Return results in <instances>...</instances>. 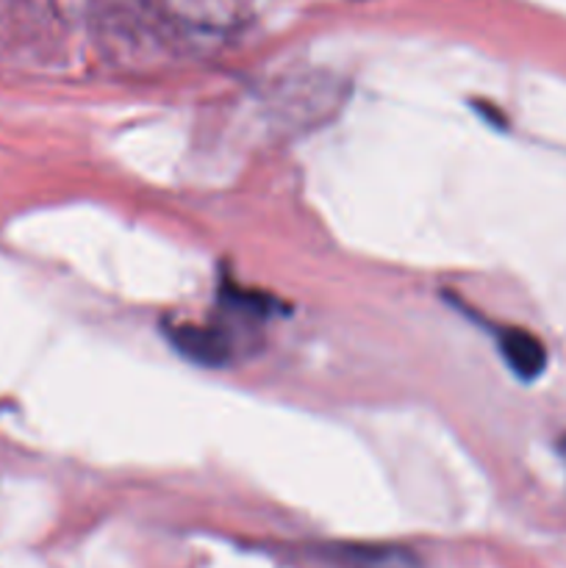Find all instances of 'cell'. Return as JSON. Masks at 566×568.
<instances>
[{"label": "cell", "instance_id": "2", "mask_svg": "<svg viewBox=\"0 0 566 568\" xmlns=\"http://www.w3.org/2000/svg\"><path fill=\"white\" fill-rule=\"evenodd\" d=\"M309 568H416V558L397 547L338 544V547H320V552L309 558Z\"/></svg>", "mask_w": 566, "mask_h": 568}, {"label": "cell", "instance_id": "1", "mask_svg": "<svg viewBox=\"0 0 566 568\" xmlns=\"http://www.w3.org/2000/svg\"><path fill=\"white\" fill-rule=\"evenodd\" d=\"M166 336H170V344L178 355L203 366V369H222L233 358L231 336L216 325L178 322V325L166 327Z\"/></svg>", "mask_w": 566, "mask_h": 568}, {"label": "cell", "instance_id": "3", "mask_svg": "<svg viewBox=\"0 0 566 568\" xmlns=\"http://www.w3.org/2000/svg\"><path fill=\"white\" fill-rule=\"evenodd\" d=\"M497 344L503 361L519 381H536L547 369V349L533 333L522 327H499Z\"/></svg>", "mask_w": 566, "mask_h": 568}]
</instances>
